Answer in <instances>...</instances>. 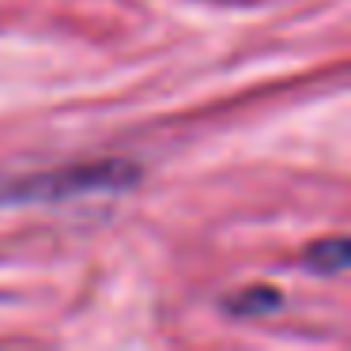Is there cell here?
Listing matches in <instances>:
<instances>
[{
    "instance_id": "6da1fadb",
    "label": "cell",
    "mask_w": 351,
    "mask_h": 351,
    "mask_svg": "<svg viewBox=\"0 0 351 351\" xmlns=\"http://www.w3.org/2000/svg\"><path fill=\"white\" fill-rule=\"evenodd\" d=\"M140 182V167L125 159H99L76 162L61 170H42V174L19 178V182H0V204H42V200H72L84 193H121Z\"/></svg>"
},
{
    "instance_id": "7a4b0ae2",
    "label": "cell",
    "mask_w": 351,
    "mask_h": 351,
    "mask_svg": "<svg viewBox=\"0 0 351 351\" xmlns=\"http://www.w3.org/2000/svg\"><path fill=\"white\" fill-rule=\"evenodd\" d=\"M280 306H283V295L276 287H265V283L242 287L230 298H223V310H227L230 317H265V313H276Z\"/></svg>"
},
{
    "instance_id": "3957f363",
    "label": "cell",
    "mask_w": 351,
    "mask_h": 351,
    "mask_svg": "<svg viewBox=\"0 0 351 351\" xmlns=\"http://www.w3.org/2000/svg\"><path fill=\"white\" fill-rule=\"evenodd\" d=\"M351 261V245L348 238H321V242H313L310 250H306L302 265L310 268V272H321V276H332V272H343Z\"/></svg>"
}]
</instances>
